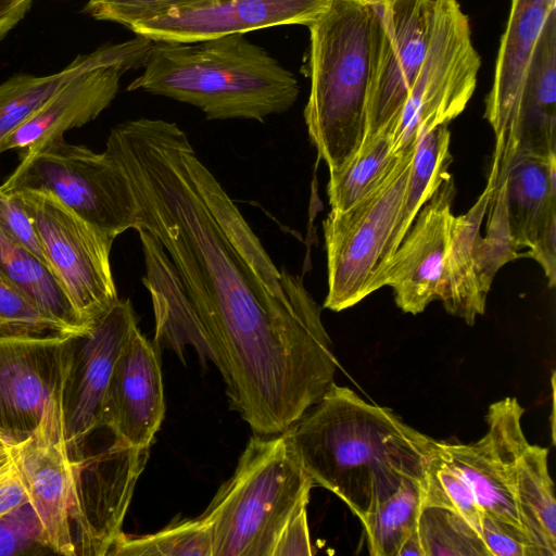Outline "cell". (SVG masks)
<instances>
[{"instance_id":"obj_27","label":"cell","mask_w":556,"mask_h":556,"mask_svg":"<svg viewBox=\"0 0 556 556\" xmlns=\"http://www.w3.org/2000/svg\"><path fill=\"white\" fill-rule=\"evenodd\" d=\"M0 274L20 290L41 313L73 332L87 326L50 267L0 228Z\"/></svg>"},{"instance_id":"obj_30","label":"cell","mask_w":556,"mask_h":556,"mask_svg":"<svg viewBox=\"0 0 556 556\" xmlns=\"http://www.w3.org/2000/svg\"><path fill=\"white\" fill-rule=\"evenodd\" d=\"M420 509L418 480L403 479L392 495L361 519L369 554L397 556L404 542L417 531Z\"/></svg>"},{"instance_id":"obj_35","label":"cell","mask_w":556,"mask_h":556,"mask_svg":"<svg viewBox=\"0 0 556 556\" xmlns=\"http://www.w3.org/2000/svg\"><path fill=\"white\" fill-rule=\"evenodd\" d=\"M49 548L41 521L29 502L0 517V555H25Z\"/></svg>"},{"instance_id":"obj_24","label":"cell","mask_w":556,"mask_h":556,"mask_svg":"<svg viewBox=\"0 0 556 556\" xmlns=\"http://www.w3.org/2000/svg\"><path fill=\"white\" fill-rule=\"evenodd\" d=\"M144 255L146 276L155 318L154 342L173 350L184 362L187 346L192 348L202 364L212 361L199 323L185 296L173 265L163 247L146 230H137Z\"/></svg>"},{"instance_id":"obj_21","label":"cell","mask_w":556,"mask_h":556,"mask_svg":"<svg viewBox=\"0 0 556 556\" xmlns=\"http://www.w3.org/2000/svg\"><path fill=\"white\" fill-rule=\"evenodd\" d=\"M146 63L141 60L111 62L73 78L3 140L0 154L11 149L35 150L96 119L116 97L122 75L144 67Z\"/></svg>"},{"instance_id":"obj_13","label":"cell","mask_w":556,"mask_h":556,"mask_svg":"<svg viewBox=\"0 0 556 556\" xmlns=\"http://www.w3.org/2000/svg\"><path fill=\"white\" fill-rule=\"evenodd\" d=\"M72 334L0 338V435L8 441L28 439L60 396Z\"/></svg>"},{"instance_id":"obj_17","label":"cell","mask_w":556,"mask_h":556,"mask_svg":"<svg viewBox=\"0 0 556 556\" xmlns=\"http://www.w3.org/2000/svg\"><path fill=\"white\" fill-rule=\"evenodd\" d=\"M554 9L556 0H510L484 111V118L495 136L486 184L493 192L505 178V163L520 94L545 23Z\"/></svg>"},{"instance_id":"obj_12","label":"cell","mask_w":556,"mask_h":556,"mask_svg":"<svg viewBox=\"0 0 556 556\" xmlns=\"http://www.w3.org/2000/svg\"><path fill=\"white\" fill-rule=\"evenodd\" d=\"M131 302L118 300L87 330L70 337L60 393L64 439L73 447L103 425L116 362L137 328Z\"/></svg>"},{"instance_id":"obj_1","label":"cell","mask_w":556,"mask_h":556,"mask_svg":"<svg viewBox=\"0 0 556 556\" xmlns=\"http://www.w3.org/2000/svg\"><path fill=\"white\" fill-rule=\"evenodd\" d=\"M109 151L129 180L138 229L173 265L230 407L254 434L285 431L334 382L320 306L276 266L176 123L138 121Z\"/></svg>"},{"instance_id":"obj_4","label":"cell","mask_w":556,"mask_h":556,"mask_svg":"<svg viewBox=\"0 0 556 556\" xmlns=\"http://www.w3.org/2000/svg\"><path fill=\"white\" fill-rule=\"evenodd\" d=\"M372 4L330 0L309 29L308 137L329 172L359 149L366 128Z\"/></svg>"},{"instance_id":"obj_38","label":"cell","mask_w":556,"mask_h":556,"mask_svg":"<svg viewBox=\"0 0 556 556\" xmlns=\"http://www.w3.org/2000/svg\"><path fill=\"white\" fill-rule=\"evenodd\" d=\"M0 228L48 265L30 217L16 199L1 188Z\"/></svg>"},{"instance_id":"obj_45","label":"cell","mask_w":556,"mask_h":556,"mask_svg":"<svg viewBox=\"0 0 556 556\" xmlns=\"http://www.w3.org/2000/svg\"><path fill=\"white\" fill-rule=\"evenodd\" d=\"M384 1H386V0H378V2H379V3H382V2H384Z\"/></svg>"},{"instance_id":"obj_6","label":"cell","mask_w":556,"mask_h":556,"mask_svg":"<svg viewBox=\"0 0 556 556\" xmlns=\"http://www.w3.org/2000/svg\"><path fill=\"white\" fill-rule=\"evenodd\" d=\"M0 188L49 192L81 218L115 237L138 229L136 200L115 159L108 151L99 153L68 143L63 136L24 151L20 164Z\"/></svg>"},{"instance_id":"obj_5","label":"cell","mask_w":556,"mask_h":556,"mask_svg":"<svg viewBox=\"0 0 556 556\" xmlns=\"http://www.w3.org/2000/svg\"><path fill=\"white\" fill-rule=\"evenodd\" d=\"M313 486L285 432L254 434L201 514L211 528L213 556H273L281 530L307 506Z\"/></svg>"},{"instance_id":"obj_23","label":"cell","mask_w":556,"mask_h":556,"mask_svg":"<svg viewBox=\"0 0 556 556\" xmlns=\"http://www.w3.org/2000/svg\"><path fill=\"white\" fill-rule=\"evenodd\" d=\"M493 190L486 185L471 208L453 216L438 299L445 311L472 326L485 311L492 281L481 255V225Z\"/></svg>"},{"instance_id":"obj_22","label":"cell","mask_w":556,"mask_h":556,"mask_svg":"<svg viewBox=\"0 0 556 556\" xmlns=\"http://www.w3.org/2000/svg\"><path fill=\"white\" fill-rule=\"evenodd\" d=\"M522 156H556V9L547 17L523 84L505 177Z\"/></svg>"},{"instance_id":"obj_11","label":"cell","mask_w":556,"mask_h":556,"mask_svg":"<svg viewBox=\"0 0 556 556\" xmlns=\"http://www.w3.org/2000/svg\"><path fill=\"white\" fill-rule=\"evenodd\" d=\"M433 1L372 4L364 139L395 124L426 53Z\"/></svg>"},{"instance_id":"obj_15","label":"cell","mask_w":556,"mask_h":556,"mask_svg":"<svg viewBox=\"0 0 556 556\" xmlns=\"http://www.w3.org/2000/svg\"><path fill=\"white\" fill-rule=\"evenodd\" d=\"M455 193L451 175L420 208L374 283V291L391 287L395 304L404 313L417 315L439 296Z\"/></svg>"},{"instance_id":"obj_42","label":"cell","mask_w":556,"mask_h":556,"mask_svg":"<svg viewBox=\"0 0 556 556\" xmlns=\"http://www.w3.org/2000/svg\"><path fill=\"white\" fill-rule=\"evenodd\" d=\"M17 444L0 435V470L9 466L15 457Z\"/></svg>"},{"instance_id":"obj_34","label":"cell","mask_w":556,"mask_h":556,"mask_svg":"<svg viewBox=\"0 0 556 556\" xmlns=\"http://www.w3.org/2000/svg\"><path fill=\"white\" fill-rule=\"evenodd\" d=\"M76 333L41 313L0 274V338Z\"/></svg>"},{"instance_id":"obj_39","label":"cell","mask_w":556,"mask_h":556,"mask_svg":"<svg viewBox=\"0 0 556 556\" xmlns=\"http://www.w3.org/2000/svg\"><path fill=\"white\" fill-rule=\"evenodd\" d=\"M313 546L307 522V506L300 508L287 521L276 542L273 556H311Z\"/></svg>"},{"instance_id":"obj_20","label":"cell","mask_w":556,"mask_h":556,"mask_svg":"<svg viewBox=\"0 0 556 556\" xmlns=\"http://www.w3.org/2000/svg\"><path fill=\"white\" fill-rule=\"evenodd\" d=\"M501 186L508 230L516 248L519 251L527 249L526 256L541 265L548 286L554 287L556 156H522L516 160Z\"/></svg>"},{"instance_id":"obj_29","label":"cell","mask_w":556,"mask_h":556,"mask_svg":"<svg viewBox=\"0 0 556 556\" xmlns=\"http://www.w3.org/2000/svg\"><path fill=\"white\" fill-rule=\"evenodd\" d=\"M400 155L394 153L388 132L364 139L350 160L329 172L327 194L331 211H345L377 189Z\"/></svg>"},{"instance_id":"obj_40","label":"cell","mask_w":556,"mask_h":556,"mask_svg":"<svg viewBox=\"0 0 556 556\" xmlns=\"http://www.w3.org/2000/svg\"><path fill=\"white\" fill-rule=\"evenodd\" d=\"M27 502L29 498L24 482L13 460L0 470V517Z\"/></svg>"},{"instance_id":"obj_37","label":"cell","mask_w":556,"mask_h":556,"mask_svg":"<svg viewBox=\"0 0 556 556\" xmlns=\"http://www.w3.org/2000/svg\"><path fill=\"white\" fill-rule=\"evenodd\" d=\"M479 533L490 556H543L521 526L482 513Z\"/></svg>"},{"instance_id":"obj_28","label":"cell","mask_w":556,"mask_h":556,"mask_svg":"<svg viewBox=\"0 0 556 556\" xmlns=\"http://www.w3.org/2000/svg\"><path fill=\"white\" fill-rule=\"evenodd\" d=\"M451 134L447 125H438L420 134L412 159L409 175L395 228L390 237L384 265L399 248L403 238L414 223L418 212L433 195L440 185L452 174L450 165L453 157L450 152Z\"/></svg>"},{"instance_id":"obj_16","label":"cell","mask_w":556,"mask_h":556,"mask_svg":"<svg viewBox=\"0 0 556 556\" xmlns=\"http://www.w3.org/2000/svg\"><path fill=\"white\" fill-rule=\"evenodd\" d=\"M330 0H198L136 24L153 41L192 42L282 25L313 23Z\"/></svg>"},{"instance_id":"obj_41","label":"cell","mask_w":556,"mask_h":556,"mask_svg":"<svg viewBox=\"0 0 556 556\" xmlns=\"http://www.w3.org/2000/svg\"><path fill=\"white\" fill-rule=\"evenodd\" d=\"M34 0H0V42L25 17Z\"/></svg>"},{"instance_id":"obj_32","label":"cell","mask_w":556,"mask_h":556,"mask_svg":"<svg viewBox=\"0 0 556 556\" xmlns=\"http://www.w3.org/2000/svg\"><path fill=\"white\" fill-rule=\"evenodd\" d=\"M417 532L424 556H490L479 531L446 508L422 506Z\"/></svg>"},{"instance_id":"obj_14","label":"cell","mask_w":556,"mask_h":556,"mask_svg":"<svg viewBox=\"0 0 556 556\" xmlns=\"http://www.w3.org/2000/svg\"><path fill=\"white\" fill-rule=\"evenodd\" d=\"M525 409L517 399L490 405L488 431L473 443L439 442L441 453L471 486L482 513L521 526L514 501L517 462L530 444L522 430Z\"/></svg>"},{"instance_id":"obj_7","label":"cell","mask_w":556,"mask_h":556,"mask_svg":"<svg viewBox=\"0 0 556 556\" xmlns=\"http://www.w3.org/2000/svg\"><path fill=\"white\" fill-rule=\"evenodd\" d=\"M480 55L468 16L456 0H434L428 46L402 111L388 132L394 153L415 149L420 134L448 125L471 99Z\"/></svg>"},{"instance_id":"obj_33","label":"cell","mask_w":556,"mask_h":556,"mask_svg":"<svg viewBox=\"0 0 556 556\" xmlns=\"http://www.w3.org/2000/svg\"><path fill=\"white\" fill-rule=\"evenodd\" d=\"M422 506H438L463 516L478 531L482 510L473 491L455 466L437 452L428 460L418 481Z\"/></svg>"},{"instance_id":"obj_8","label":"cell","mask_w":556,"mask_h":556,"mask_svg":"<svg viewBox=\"0 0 556 556\" xmlns=\"http://www.w3.org/2000/svg\"><path fill=\"white\" fill-rule=\"evenodd\" d=\"M414 151L402 152L382 184L350 208L323 223L328 291L324 306L341 312L372 293L402 208Z\"/></svg>"},{"instance_id":"obj_9","label":"cell","mask_w":556,"mask_h":556,"mask_svg":"<svg viewBox=\"0 0 556 556\" xmlns=\"http://www.w3.org/2000/svg\"><path fill=\"white\" fill-rule=\"evenodd\" d=\"M71 466L70 521L76 555H108L149 458L106 426L67 447Z\"/></svg>"},{"instance_id":"obj_46","label":"cell","mask_w":556,"mask_h":556,"mask_svg":"<svg viewBox=\"0 0 556 556\" xmlns=\"http://www.w3.org/2000/svg\"><path fill=\"white\" fill-rule=\"evenodd\" d=\"M387 1V0H386Z\"/></svg>"},{"instance_id":"obj_25","label":"cell","mask_w":556,"mask_h":556,"mask_svg":"<svg viewBox=\"0 0 556 556\" xmlns=\"http://www.w3.org/2000/svg\"><path fill=\"white\" fill-rule=\"evenodd\" d=\"M152 48L149 39L136 35L122 43L106 45L78 55L70 65L46 76L16 75L0 84V146L60 88L97 66L122 61H147Z\"/></svg>"},{"instance_id":"obj_18","label":"cell","mask_w":556,"mask_h":556,"mask_svg":"<svg viewBox=\"0 0 556 556\" xmlns=\"http://www.w3.org/2000/svg\"><path fill=\"white\" fill-rule=\"evenodd\" d=\"M14 460L50 551L76 555L70 521L71 466L60 396L50 403L35 432L17 444Z\"/></svg>"},{"instance_id":"obj_44","label":"cell","mask_w":556,"mask_h":556,"mask_svg":"<svg viewBox=\"0 0 556 556\" xmlns=\"http://www.w3.org/2000/svg\"><path fill=\"white\" fill-rule=\"evenodd\" d=\"M363 1H365L367 3H379L378 0H363Z\"/></svg>"},{"instance_id":"obj_26","label":"cell","mask_w":556,"mask_h":556,"mask_svg":"<svg viewBox=\"0 0 556 556\" xmlns=\"http://www.w3.org/2000/svg\"><path fill=\"white\" fill-rule=\"evenodd\" d=\"M548 450L529 444L515 471L514 501L521 527L543 556L556 555V501Z\"/></svg>"},{"instance_id":"obj_36","label":"cell","mask_w":556,"mask_h":556,"mask_svg":"<svg viewBox=\"0 0 556 556\" xmlns=\"http://www.w3.org/2000/svg\"><path fill=\"white\" fill-rule=\"evenodd\" d=\"M194 1L198 0H88L85 12L96 20L118 23L131 29L138 23Z\"/></svg>"},{"instance_id":"obj_43","label":"cell","mask_w":556,"mask_h":556,"mask_svg":"<svg viewBox=\"0 0 556 556\" xmlns=\"http://www.w3.org/2000/svg\"><path fill=\"white\" fill-rule=\"evenodd\" d=\"M424 556L418 532L413 533L402 545L397 556Z\"/></svg>"},{"instance_id":"obj_31","label":"cell","mask_w":556,"mask_h":556,"mask_svg":"<svg viewBox=\"0 0 556 556\" xmlns=\"http://www.w3.org/2000/svg\"><path fill=\"white\" fill-rule=\"evenodd\" d=\"M108 555L213 556L212 532L202 515L173 521L150 534L130 535L122 531Z\"/></svg>"},{"instance_id":"obj_19","label":"cell","mask_w":556,"mask_h":556,"mask_svg":"<svg viewBox=\"0 0 556 556\" xmlns=\"http://www.w3.org/2000/svg\"><path fill=\"white\" fill-rule=\"evenodd\" d=\"M160 350L137 327L116 362L109 384L103 425L135 447L150 448L164 418Z\"/></svg>"},{"instance_id":"obj_2","label":"cell","mask_w":556,"mask_h":556,"mask_svg":"<svg viewBox=\"0 0 556 556\" xmlns=\"http://www.w3.org/2000/svg\"><path fill=\"white\" fill-rule=\"evenodd\" d=\"M283 432L314 484L340 497L359 520L403 479L419 481L439 445L391 409L334 382Z\"/></svg>"},{"instance_id":"obj_3","label":"cell","mask_w":556,"mask_h":556,"mask_svg":"<svg viewBox=\"0 0 556 556\" xmlns=\"http://www.w3.org/2000/svg\"><path fill=\"white\" fill-rule=\"evenodd\" d=\"M243 35L154 41L143 73L128 90L191 104L207 119L264 122L288 111L300 92L296 78Z\"/></svg>"},{"instance_id":"obj_10","label":"cell","mask_w":556,"mask_h":556,"mask_svg":"<svg viewBox=\"0 0 556 556\" xmlns=\"http://www.w3.org/2000/svg\"><path fill=\"white\" fill-rule=\"evenodd\" d=\"M7 192L30 217L50 269L81 320L91 326L119 300L110 261L116 237L85 220L49 192Z\"/></svg>"}]
</instances>
